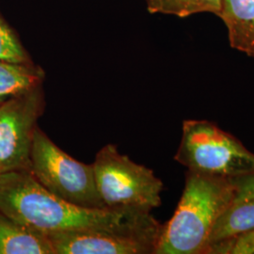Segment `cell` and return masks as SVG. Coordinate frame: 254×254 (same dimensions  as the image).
Listing matches in <instances>:
<instances>
[{
    "label": "cell",
    "mask_w": 254,
    "mask_h": 254,
    "mask_svg": "<svg viewBox=\"0 0 254 254\" xmlns=\"http://www.w3.org/2000/svg\"><path fill=\"white\" fill-rule=\"evenodd\" d=\"M0 212L46 235L122 226L151 212L142 209H91L63 200L27 171L0 173Z\"/></svg>",
    "instance_id": "1"
},
{
    "label": "cell",
    "mask_w": 254,
    "mask_h": 254,
    "mask_svg": "<svg viewBox=\"0 0 254 254\" xmlns=\"http://www.w3.org/2000/svg\"><path fill=\"white\" fill-rule=\"evenodd\" d=\"M55 196L85 208H107L97 190L92 165L66 154L37 127L30 154V171Z\"/></svg>",
    "instance_id": "4"
},
{
    "label": "cell",
    "mask_w": 254,
    "mask_h": 254,
    "mask_svg": "<svg viewBox=\"0 0 254 254\" xmlns=\"http://www.w3.org/2000/svg\"><path fill=\"white\" fill-rule=\"evenodd\" d=\"M203 254H254V228L208 246Z\"/></svg>",
    "instance_id": "14"
},
{
    "label": "cell",
    "mask_w": 254,
    "mask_h": 254,
    "mask_svg": "<svg viewBox=\"0 0 254 254\" xmlns=\"http://www.w3.org/2000/svg\"><path fill=\"white\" fill-rule=\"evenodd\" d=\"M150 13H161L186 18L191 15L211 12L220 17L222 0H146Z\"/></svg>",
    "instance_id": "12"
},
{
    "label": "cell",
    "mask_w": 254,
    "mask_h": 254,
    "mask_svg": "<svg viewBox=\"0 0 254 254\" xmlns=\"http://www.w3.org/2000/svg\"><path fill=\"white\" fill-rule=\"evenodd\" d=\"M236 186V196L233 203L254 199V174L233 179Z\"/></svg>",
    "instance_id": "15"
},
{
    "label": "cell",
    "mask_w": 254,
    "mask_h": 254,
    "mask_svg": "<svg viewBox=\"0 0 254 254\" xmlns=\"http://www.w3.org/2000/svg\"><path fill=\"white\" fill-rule=\"evenodd\" d=\"M0 254H55L46 234L0 212Z\"/></svg>",
    "instance_id": "8"
},
{
    "label": "cell",
    "mask_w": 254,
    "mask_h": 254,
    "mask_svg": "<svg viewBox=\"0 0 254 254\" xmlns=\"http://www.w3.org/2000/svg\"><path fill=\"white\" fill-rule=\"evenodd\" d=\"M42 86L0 106V173L30 171L37 122L44 112Z\"/></svg>",
    "instance_id": "7"
},
{
    "label": "cell",
    "mask_w": 254,
    "mask_h": 254,
    "mask_svg": "<svg viewBox=\"0 0 254 254\" xmlns=\"http://www.w3.org/2000/svg\"><path fill=\"white\" fill-rule=\"evenodd\" d=\"M254 228V199L233 203L215 223L205 249L218 241L235 237Z\"/></svg>",
    "instance_id": "11"
},
{
    "label": "cell",
    "mask_w": 254,
    "mask_h": 254,
    "mask_svg": "<svg viewBox=\"0 0 254 254\" xmlns=\"http://www.w3.org/2000/svg\"><path fill=\"white\" fill-rule=\"evenodd\" d=\"M162 225L151 215L122 226L48 234L55 254H155Z\"/></svg>",
    "instance_id": "6"
},
{
    "label": "cell",
    "mask_w": 254,
    "mask_h": 254,
    "mask_svg": "<svg viewBox=\"0 0 254 254\" xmlns=\"http://www.w3.org/2000/svg\"><path fill=\"white\" fill-rule=\"evenodd\" d=\"M181 142L174 159L188 171L229 179L254 174V154L236 136L212 122L183 123Z\"/></svg>",
    "instance_id": "3"
},
{
    "label": "cell",
    "mask_w": 254,
    "mask_h": 254,
    "mask_svg": "<svg viewBox=\"0 0 254 254\" xmlns=\"http://www.w3.org/2000/svg\"><path fill=\"white\" fill-rule=\"evenodd\" d=\"M45 74L32 64L0 61V106L12 97L41 87Z\"/></svg>",
    "instance_id": "10"
},
{
    "label": "cell",
    "mask_w": 254,
    "mask_h": 254,
    "mask_svg": "<svg viewBox=\"0 0 254 254\" xmlns=\"http://www.w3.org/2000/svg\"><path fill=\"white\" fill-rule=\"evenodd\" d=\"M235 196L233 179L188 171L181 199L162 227L155 254H203L212 229Z\"/></svg>",
    "instance_id": "2"
},
{
    "label": "cell",
    "mask_w": 254,
    "mask_h": 254,
    "mask_svg": "<svg viewBox=\"0 0 254 254\" xmlns=\"http://www.w3.org/2000/svg\"><path fill=\"white\" fill-rule=\"evenodd\" d=\"M0 61L15 64H31L27 51L21 45L0 13Z\"/></svg>",
    "instance_id": "13"
},
{
    "label": "cell",
    "mask_w": 254,
    "mask_h": 254,
    "mask_svg": "<svg viewBox=\"0 0 254 254\" xmlns=\"http://www.w3.org/2000/svg\"><path fill=\"white\" fill-rule=\"evenodd\" d=\"M220 18L231 46L254 59V0H222Z\"/></svg>",
    "instance_id": "9"
},
{
    "label": "cell",
    "mask_w": 254,
    "mask_h": 254,
    "mask_svg": "<svg viewBox=\"0 0 254 254\" xmlns=\"http://www.w3.org/2000/svg\"><path fill=\"white\" fill-rule=\"evenodd\" d=\"M92 166L97 190L107 208L152 211L160 206L162 181L152 170L120 154L116 146L103 147Z\"/></svg>",
    "instance_id": "5"
}]
</instances>
